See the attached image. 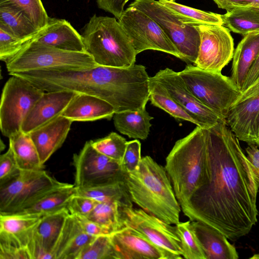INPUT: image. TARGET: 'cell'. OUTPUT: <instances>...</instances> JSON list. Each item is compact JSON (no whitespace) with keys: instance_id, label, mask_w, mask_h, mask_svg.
Returning <instances> with one entry per match:
<instances>
[{"instance_id":"cell-1","label":"cell","mask_w":259,"mask_h":259,"mask_svg":"<svg viewBox=\"0 0 259 259\" xmlns=\"http://www.w3.org/2000/svg\"><path fill=\"white\" fill-rule=\"evenodd\" d=\"M204 129L209 179L181 209L191 222L203 223L234 240L247 234L257 222L258 187L226 120Z\"/></svg>"},{"instance_id":"cell-2","label":"cell","mask_w":259,"mask_h":259,"mask_svg":"<svg viewBox=\"0 0 259 259\" xmlns=\"http://www.w3.org/2000/svg\"><path fill=\"white\" fill-rule=\"evenodd\" d=\"M124 180L133 203L164 222H180L181 206L164 168L150 156L142 157L135 170L126 173Z\"/></svg>"},{"instance_id":"cell-3","label":"cell","mask_w":259,"mask_h":259,"mask_svg":"<svg viewBox=\"0 0 259 259\" xmlns=\"http://www.w3.org/2000/svg\"><path fill=\"white\" fill-rule=\"evenodd\" d=\"M164 168L182 207L209 179L205 129L196 126L178 140L166 157Z\"/></svg>"},{"instance_id":"cell-4","label":"cell","mask_w":259,"mask_h":259,"mask_svg":"<svg viewBox=\"0 0 259 259\" xmlns=\"http://www.w3.org/2000/svg\"><path fill=\"white\" fill-rule=\"evenodd\" d=\"M81 35L86 52L98 65L126 68L135 64L137 54L115 17L94 15Z\"/></svg>"},{"instance_id":"cell-5","label":"cell","mask_w":259,"mask_h":259,"mask_svg":"<svg viewBox=\"0 0 259 259\" xmlns=\"http://www.w3.org/2000/svg\"><path fill=\"white\" fill-rule=\"evenodd\" d=\"M179 72L193 95L224 119L241 95V90L230 77L221 72L206 71L191 64Z\"/></svg>"},{"instance_id":"cell-6","label":"cell","mask_w":259,"mask_h":259,"mask_svg":"<svg viewBox=\"0 0 259 259\" xmlns=\"http://www.w3.org/2000/svg\"><path fill=\"white\" fill-rule=\"evenodd\" d=\"M36 36L6 63L10 74L50 68L82 70L98 66L87 52H68L47 46L37 42Z\"/></svg>"},{"instance_id":"cell-7","label":"cell","mask_w":259,"mask_h":259,"mask_svg":"<svg viewBox=\"0 0 259 259\" xmlns=\"http://www.w3.org/2000/svg\"><path fill=\"white\" fill-rule=\"evenodd\" d=\"M65 184L51 177L45 169L21 170L16 178L0 186V214L21 212Z\"/></svg>"},{"instance_id":"cell-8","label":"cell","mask_w":259,"mask_h":259,"mask_svg":"<svg viewBox=\"0 0 259 259\" xmlns=\"http://www.w3.org/2000/svg\"><path fill=\"white\" fill-rule=\"evenodd\" d=\"M136 8L153 19L179 52L181 59L194 64L198 53L200 35L196 25L182 22L166 7L155 0H135Z\"/></svg>"},{"instance_id":"cell-9","label":"cell","mask_w":259,"mask_h":259,"mask_svg":"<svg viewBox=\"0 0 259 259\" xmlns=\"http://www.w3.org/2000/svg\"><path fill=\"white\" fill-rule=\"evenodd\" d=\"M45 92L26 79L12 75L3 89L0 105V128L8 138L21 131L27 114Z\"/></svg>"},{"instance_id":"cell-10","label":"cell","mask_w":259,"mask_h":259,"mask_svg":"<svg viewBox=\"0 0 259 259\" xmlns=\"http://www.w3.org/2000/svg\"><path fill=\"white\" fill-rule=\"evenodd\" d=\"M124 227L145 236L162 252L164 259H181L182 249L176 226L167 224L142 208L120 207Z\"/></svg>"},{"instance_id":"cell-11","label":"cell","mask_w":259,"mask_h":259,"mask_svg":"<svg viewBox=\"0 0 259 259\" xmlns=\"http://www.w3.org/2000/svg\"><path fill=\"white\" fill-rule=\"evenodd\" d=\"M118 21L137 54L152 50L168 53L181 59L179 52L160 26L142 11L128 7Z\"/></svg>"},{"instance_id":"cell-12","label":"cell","mask_w":259,"mask_h":259,"mask_svg":"<svg viewBox=\"0 0 259 259\" xmlns=\"http://www.w3.org/2000/svg\"><path fill=\"white\" fill-rule=\"evenodd\" d=\"M75 168L74 185L88 188L124 179L125 173L121 163L98 152L92 144L85 142L82 149L73 156Z\"/></svg>"},{"instance_id":"cell-13","label":"cell","mask_w":259,"mask_h":259,"mask_svg":"<svg viewBox=\"0 0 259 259\" xmlns=\"http://www.w3.org/2000/svg\"><path fill=\"white\" fill-rule=\"evenodd\" d=\"M200 45L194 65L208 71L221 72L232 59L233 39L230 30L223 25H196Z\"/></svg>"},{"instance_id":"cell-14","label":"cell","mask_w":259,"mask_h":259,"mask_svg":"<svg viewBox=\"0 0 259 259\" xmlns=\"http://www.w3.org/2000/svg\"><path fill=\"white\" fill-rule=\"evenodd\" d=\"M153 77L167 90L172 98L194 116L204 128L226 120L201 103L189 91L179 72L169 68L158 71Z\"/></svg>"},{"instance_id":"cell-15","label":"cell","mask_w":259,"mask_h":259,"mask_svg":"<svg viewBox=\"0 0 259 259\" xmlns=\"http://www.w3.org/2000/svg\"><path fill=\"white\" fill-rule=\"evenodd\" d=\"M225 119L239 140L259 147V93L235 103Z\"/></svg>"},{"instance_id":"cell-16","label":"cell","mask_w":259,"mask_h":259,"mask_svg":"<svg viewBox=\"0 0 259 259\" xmlns=\"http://www.w3.org/2000/svg\"><path fill=\"white\" fill-rule=\"evenodd\" d=\"M69 214L65 208L41 218L28 247L31 259H53V251Z\"/></svg>"},{"instance_id":"cell-17","label":"cell","mask_w":259,"mask_h":259,"mask_svg":"<svg viewBox=\"0 0 259 259\" xmlns=\"http://www.w3.org/2000/svg\"><path fill=\"white\" fill-rule=\"evenodd\" d=\"M76 94L68 91L45 92L24 119L21 131L29 134L61 115Z\"/></svg>"},{"instance_id":"cell-18","label":"cell","mask_w":259,"mask_h":259,"mask_svg":"<svg viewBox=\"0 0 259 259\" xmlns=\"http://www.w3.org/2000/svg\"><path fill=\"white\" fill-rule=\"evenodd\" d=\"M118 259H164L161 250L145 236L129 227L110 234Z\"/></svg>"},{"instance_id":"cell-19","label":"cell","mask_w":259,"mask_h":259,"mask_svg":"<svg viewBox=\"0 0 259 259\" xmlns=\"http://www.w3.org/2000/svg\"><path fill=\"white\" fill-rule=\"evenodd\" d=\"M72 122L60 115L29 133L42 164L62 146Z\"/></svg>"},{"instance_id":"cell-20","label":"cell","mask_w":259,"mask_h":259,"mask_svg":"<svg viewBox=\"0 0 259 259\" xmlns=\"http://www.w3.org/2000/svg\"><path fill=\"white\" fill-rule=\"evenodd\" d=\"M35 39L40 44L63 51L86 52L82 35L70 22L63 19L50 17L48 25Z\"/></svg>"},{"instance_id":"cell-21","label":"cell","mask_w":259,"mask_h":259,"mask_svg":"<svg viewBox=\"0 0 259 259\" xmlns=\"http://www.w3.org/2000/svg\"><path fill=\"white\" fill-rule=\"evenodd\" d=\"M43 216L29 213L0 214V240L28 250L35 228Z\"/></svg>"},{"instance_id":"cell-22","label":"cell","mask_w":259,"mask_h":259,"mask_svg":"<svg viewBox=\"0 0 259 259\" xmlns=\"http://www.w3.org/2000/svg\"><path fill=\"white\" fill-rule=\"evenodd\" d=\"M115 113L114 107L106 101L96 96L77 93L61 115L72 122L88 121L110 119Z\"/></svg>"},{"instance_id":"cell-23","label":"cell","mask_w":259,"mask_h":259,"mask_svg":"<svg viewBox=\"0 0 259 259\" xmlns=\"http://www.w3.org/2000/svg\"><path fill=\"white\" fill-rule=\"evenodd\" d=\"M191 224L202 246L206 259L238 258L235 247L224 234L201 222L192 221Z\"/></svg>"},{"instance_id":"cell-24","label":"cell","mask_w":259,"mask_h":259,"mask_svg":"<svg viewBox=\"0 0 259 259\" xmlns=\"http://www.w3.org/2000/svg\"><path fill=\"white\" fill-rule=\"evenodd\" d=\"M259 53V31L248 34L234 51L230 78L241 90Z\"/></svg>"},{"instance_id":"cell-25","label":"cell","mask_w":259,"mask_h":259,"mask_svg":"<svg viewBox=\"0 0 259 259\" xmlns=\"http://www.w3.org/2000/svg\"><path fill=\"white\" fill-rule=\"evenodd\" d=\"M113 122L115 128L130 138L146 140L152 126L150 115L146 107L137 110H128L115 113Z\"/></svg>"},{"instance_id":"cell-26","label":"cell","mask_w":259,"mask_h":259,"mask_svg":"<svg viewBox=\"0 0 259 259\" xmlns=\"http://www.w3.org/2000/svg\"><path fill=\"white\" fill-rule=\"evenodd\" d=\"M0 28L23 40H30L40 31L15 7L0 1Z\"/></svg>"},{"instance_id":"cell-27","label":"cell","mask_w":259,"mask_h":259,"mask_svg":"<svg viewBox=\"0 0 259 259\" xmlns=\"http://www.w3.org/2000/svg\"><path fill=\"white\" fill-rule=\"evenodd\" d=\"M9 139V147L14 153L16 161L21 170H39L44 169L37 149L30 136L22 131Z\"/></svg>"},{"instance_id":"cell-28","label":"cell","mask_w":259,"mask_h":259,"mask_svg":"<svg viewBox=\"0 0 259 259\" xmlns=\"http://www.w3.org/2000/svg\"><path fill=\"white\" fill-rule=\"evenodd\" d=\"M75 195L88 197L99 202L117 203L121 207L133 206L124 179L95 187L77 188Z\"/></svg>"},{"instance_id":"cell-29","label":"cell","mask_w":259,"mask_h":259,"mask_svg":"<svg viewBox=\"0 0 259 259\" xmlns=\"http://www.w3.org/2000/svg\"><path fill=\"white\" fill-rule=\"evenodd\" d=\"M74 185L65 183L46 194L31 205L18 213H29L45 215L67 208L76 194Z\"/></svg>"},{"instance_id":"cell-30","label":"cell","mask_w":259,"mask_h":259,"mask_svg":"<svg viewBox=\"0 0 259 259\" xmlns=\"http://www.w3.org/2000/svg\"><path fill=\"white\" fill-rule=\"evenodd\" d=\"M149 91V100L153 106L164 110L177 120L189 121L202 127L201 123L178 104L153 76L150 77Z\"/></svg>"},{"instance_id":"cell-31","label":"cell","mask_w":259,"mask_h":259,"mask_svg":"<svg viewBox=\"0 0 259 259\" xmlns=\"http://www.w3.org/2000/svg\"><path fill=\"white\" fill-rule=\"evenodd\" d=\"M223 25L243 36L259 31V12L250 7L234 8L221 15Z\"/></svg>"},{"instance_id":"cell-32","label":"cell","mask_w":259,"mask_h":259,"mask_svg":"<svg viewBox=\"0 0 259 259\" xmlns=\"http://www.w3.org/2000/svg\"><path fill=\"white\" fill-rule=\"evenodd\" d=\"M182 22L192 24L223 25L220 14L207 12L178 3L176 0H158Z\"/></svg>"},{"instance_id":"cell-33","label":"cell","mask_w":259,"mask_h":259,"mask_svg":"<svg viewBox=\"0 0 259 259\" xmlns=\"http://www.w3.org/2000/svg\"><path fill=\"white\" fill-rule=\"evenodd\" d=\"M120 207L118 204L115 203L98 202L87 217L111 234L124 227Z\"/></svg>"},{"instance_id":"cell-34","label":"cell","mask_w":259,"mask_h":259,"mask_svg":"<svg viewBox=\"0 0 259 259\" xmlns=\"http://www.w3.org/2000/svg\"><path fill=\"white\" fill-rule=\"evenodd\" d=\"M180 239L182 256L185 259H206L202 246L192 227L191 221L176 225Z\"/></svg>"},{"instance_id":"cell-35","label":"cell","mask_w":259,"mask_h":259,"mask_svg":"<svg viewBox=\"0 0 259 259\" xmlns=\"http://www.w3.org/2000/svg\"><path fill=\"white\" fill-rule=\"evenodd\" d=\"M18 9L40 30L48 24V16L41 0H0Z\"/></svg>"},{"instance_id":"cell-36","label":"cell","mask_w":259,"mask_h":259,"mask_svg":"<svg viewBox=\"0 0 259 259\" xmlns=\"http://www.w3.org/2000/svg\"><path fill=\"white\" fill-rule=\"evenodd\" d=\"M127 142L124 138L115 132H112L107 136L95 141L92 140V144L96 150L120 163Z\"/></svg>"},{"instance_id":"cell-37","label":"cell","mask_w":259,"mask_h":259,"mask_svg":"<svg viewBox=\"0 0 259 259\" xmlns=\"http://www.w3.org/2000/svg\"><path fill=\"white\" fill-rule=\"evenodd\" d=\"M78 259H118L110 234L96 237L83 249Z\"/></svg>"},{"instance_id":"cell-38","label":"cell","mask_w":259,"mask_h":259,"mask_svg":"<svg viewBox=\"0 0 259 259\" xmlns=\"http://www.w3.org/2000/svg\"><path fill=\"white\" fill-rule=\"evenodd\" d=\"M28 41L19 38L0 28L1 60L6 63L8 62L21 50Z\"/></svg>"},{"instance_id":"cell-39","label":"cell","mask_w":259,"mask_h":259,"mask_svg":"<svg viewBox=\"0 0 259 259\" xmlns=\"http://www.w3.org/2000/svg\"><path fill=\"white\" fill-rule=\"evenodd\" d=\"M21 172L12 149L0 156V186L10 182Z\"/></svg>"},{"instance_id":"cell-40","label":"cell","mask_w":259,"mask_h":259,"mask_svg":"<svg viewBox=\"0 0 259 259\" xmlns=\"http://www.w3.org/2000/svg\"><path fill=\"white\" fill-rule=\"evenodd\" d=\"M141 144L138 140L127 142L125 151L121 165L125 174L132 172L137 169L141 159Z\"/></svg>"},{"instance_id":"cell-41","label":"cell","mask_w":259,"mask_h":259,"mask_svg":"<svg viewBox=\"0 0 259 259\" xmlns=\"http://www.w3.org/2000/svg\"><path fill=\"white\" fill-rule=\"evenodd\" d=\"M95 237L86 233L81 228L65 249L60 259H78L83 249Z\"/></svg>"},{"instance_id":"cell-42","label":"cell","mask_w":259,"mask_h":259,"mask_svg":"<svg viewBox=\"0 0 259 259\" xmlns=\"http://www.w3.org/2000/svg\"><path fill=\"white\" fill-rule=\"evenodd\" d=\"M98 202L91 198L75 195L67 206L70 214L88 217Z\"/></svg>"},{"instance_id":"cell-43","label":"cell","mask_w":259,"mask_h":259,"mask_svg":"<svg viewBox=\"0 0 259 259\" xmlns=\"http://www.w3.org/2000/svg\"><path fill=\"white\" fill-rule=\"evenodd\" d=\"M74 216L83 231L88 234L95 237L110 234L105 229L88 217L82 215Z\"/></svg>"},{"instance_id":"cell-44","label":"cell","mask_w":259,"mask_h":259,"mask_svg":"<svg viewBox=\"0 0 259 259\" xmlns=\"http://www.w3.org/2000/svg\"><path fill=\"white\" fill-rule=\"evenodd\" d=\"M98 7L112 14L117 20L124 11L126 0H96Z\"/></svg>"},{"instance_id":"cell-45","label":"cell","mask_w":259,"mask_h":259,"mask_svg":"<svg viewBox=\"0 0 259 259\" xmlns=\"http://www.w3.org/2000/svg\"><path fill=\"white\" fill-rule=\"evenodd\" d=\"M254 145H248L245 150L257 186L259 188V149Z\"/></svg>"},{"instance_id":"cell-46","label":"cell","mask_w":259,"mask_h":259,"mask_svg":"<svg viewBox=\"0 0 259 259\" xmlns=\"http://www.w3.org/2000/svg\"><path fill=\"white\" fill-rule=\"evenodd\" d=\"M218 7L226 11H229L234 8L242 7H250L251 0H213Z\"/></svg>"},{"instance_id":"cell-47","label":"cell","mask_w":259,"mask_h":259,"mask_svg":"<svg viewBox=\"0 0 259 259\" xmlns=\"http://www.w3.org/2000/svg\"><path fill=\"white\" fill-rule=\"evenodd\" d=\"M259 75V53L247 75L241 90V93L246 90L256 80Z\"/></svg>"},{"instance_id":"cell-48","label":"cell","mask_w":259,"mask_h":259,"mask_svg":"<svg viewBox=\"0 0 259 259\" xmlns=\"http://www.w3.org/2000/svg\"><path fill=\"white\" fill-rule=\"evenodd\" d=\"M259 93V81L254 82L246 90L241 93V95L236 103L246 98L254 96Z\"/></svg>"},{"instance_id":"cell-49","label":"cell","mask_w":259,"mask_h":259,"mask_svg":"<svg viewBox=\"0 0 259 259\" xmlns=\"http://www.w3.org/2000/svg\"><path fill=\"white\" fill-rule=\"evenodd\" d=\"M252 3L250 7L259 12V0H251Z\"/></svg>"},{"instance_id":"cell-50","label":"cell","mask_w":259,"mask_h":259,"mask_svg":"<svg viewBox=\"0 0 259 259\" xmlns=\"http://www.w3.org/2000/svg\"><path fill=\"white\" fill-rule=\"evenodd\" d=\"M259 81V75H258V76L257 78L256 79V80L254 82H256V81ZM254 82H253V83H254ZM253 83H252V84H253Z\"/></svg>"},{"instance_id":"cell-51","label":"cell","mask_w":259,"mask_h":259,"mask_svg":"<svg viewBox=\"0 0 259 259\" xmlns=\"http://www.w3.org/2000/svg\"><path fill=\"white\" fill-rule=\"evenodd\" d=\"M126 1H127V2H128L129 0H126Z\"/></svg>"}]
</instances>
